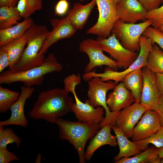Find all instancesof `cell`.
Segmentation results:
<instances>
[{
	"instance_id": "obj_31",
	"label": "cell",
	"mask_w": 163,
	"mask_h": 163,
	"mask_svg": "<svg viewBox=\"0 0 163 163\" xmlns=\"http://www.w3.org/2000/svg\"><path fill=\"white\" fill-rule=\"evenodd\" d=\"M139 149L141 152L148 149L149 144H152L158 148L163 147V127L160 128L151 137L141 141L136 142Z\"/></svg>"
},
{
	"instance_id": "obj_2",
	"label": "cell",
	"mask_w": 163,
	"mask_h": 163,
	"mask_svg": "<svg viewBox=\"0 0 163 163\" xmlns=\"http://www.w3.org/2000/svg\"><path fill=\"white\" fill-rule=\"evenodd\" d=\"M53 123L59 128V138L67 140L72 144L78 153L79 163H85L86 144L101 128L99 124L78 121L73 122L60 117L56 119Z\"/></svg>"
},
{
	"instance_id": "obj_13",
	"label": "cell",
	"mask_w": 163,
	"mask_h": 163,
	"mask_svg": "<svg viewBox=\"0 0 163 163\" xmlns=\"http://www.w3.org/2000/svg\"><path fill=\"white\" fill-rule=\"evenodd\" d=\"M141 71L143 82L140 103L146 110H154L160 96L156 74L147 66L142 67Z\"/></svg>"
},
{
	"instance_id": "obj_41",
	"label": "cell",
	"mask_w": 163,
	"mask_h": 163,
	"mask_svg": "<svg viewBox=\"0 0 163 163\" xmlns=\"http://www.w3.org/2000/svg\"><path fill=\"white\" fill-rule=\"evenodd\" d=\"M157 153L161 158H163V147L159 148H157Z\"/></svg>"
},
{
	"instance_id": "obj_8",
	"label": "cell",
	"mask_w": 163,
	"mask_h": 163,
	"mask_svg": "<svg viewBox=\"0 0 163 163\" xmlns=\"http://www.w3.org/2000/svg\"><path fill=\"white\" fill-rule=\"evenodd\" d=\"M99 17L96 23L86 33L107 38L110 35L115 23L119 19L116 4L112 0H96Z\"/></svg>"
},
{
	"instance_id": "obj_10",
	"label": "cell",
	"mask_w": 163,
	"mask_h": 163,
	"mask_svg": "<svg viewBox=\"0 0 163 163\" xmlns=\"http://www.w3.org/2000/svg\"><path fill=\"white\" fill-rule=\"evenodd\" d=\"M97 39L100 43L103 51L109 54L117 61L118 67L126 69L138 56L135 52L124 48L113 34L107 38L98 37Z\"/></svg>"
},
{
	"instance_id": "obj_12",
	"label": "cell",
	"mask_w": 163,
	"mask_h": 163,
	"mask_svg": "<svg viewBox=\"0 0 163 163\" xmlns=\"http://www.w3.org/2000/svg\"><path fill=\"white\" fill-rule=\"evenodd\" d=\"M77 86L76 85H73L67 89L69 92L73 94L75 101L72 112L78 121L99 124L104 118L103 117L104 109L101 106L94 107L87 102L84 103L81 101L75 92Z\"/></svg>"
},
{
	"instance_id": "obj_32",
	"label": "cell",
	"mask_w": 163,
	"mask_h": 163,
	"mask_svg": "<svg viewBox=\"0 0 163 163\" xmlns=\"http://www.w3.org/2000/svg\"><path fill=\"white\" fill-rule=\"evenodd\" d=\"M142 35L150 38L153 45L157 44L163 51V33L157 28L149 26L145 29Z\"/></svg>"
},
{
	"instance_id": "obj_15",
	"label": "cell",
	"mask_w": 163,
	"mask_h": 163,
	"mask_svg": "<svg viewBox=\"0 0 163 163\" xmlns=\"http://www.w3.org/2000/svg\"><path fill=\"white\" fill-rule=\"evenodd\" d=\"M34 88L24 85L21 87L18 99L11 107V115L8 120L0 122V126L15 125L22 127L28 126V121L24 112V107L27 100L32 95Z\"/></svg>"
},
{
	"instance_id": "obj_36",
	"label": "cell",
	"mask_w": 163,
	"mask_h": 163,
	"mask_svg": "<svg viewBox=\"0 0 163 163\" xmlns=\"http://www.w3.org/2000/svg\"><path fill=\"white\" fill-rule=\"evenodd\" d=\"M10 59L8 53L5 49L2 46L0 47V72L4 71L8 67Z\"/></svg>"
},
{
	"instance_id": "obj_17",
	"label": "cell",
	"mask_w": 163,
	"mask_h": 163,
	"mask_svg": "<svg viewBox=\"0 0 163 163\" xmlns=\"http://www.w3.org/2000/svg\"><path fill=\"white\" fill-rule=\"evenodd\" d=\"M116 6L119 19L125 22L135 24L147 20L148 11L137 0H120Z\"/></svg>"
},
{
	"instance_id": "obj_16",
	"label": "cell",
	"mask_w": 163,
	"mask_h": 163,
	"mask_svg": "<svg viewBox=\"0 0 163 163\" xmlns=\"http://www.w3.org/2000/svg\"><path fill=\"white\" fill-rule=\"evenodd\" d=\"M161 127L157 112L154 110H146L134 128L132 140L136 142L148 138L156 133Z\"/></svg>"
},
{
	"instance_id": "obj_37",
	"label": "cell",
	"mask_w": 163,
	"mask_h": 163,
	"mask_svg": "<svg viewBox=\"0 0 163 163\" xmlns=\"http://www.w3.org/2000/svg\"><path fill=\"white\" fill-rule=\"evenodd\" d=\"M148 12L159 7L160 0H137Z\"/></svg>"
},
{
	"instance_id": "obj_43",
	"label": "cell",
	"mask_w": 163,
	"mask_h": 163,
	"mask_svg": "<svg viewBox=\"0 0 163 163\" xmlns=\"http://www.w3.org/2000/svg\"><path fill=\"white\" fill-rule=\"evenodd\" d=\"M158 29L159 31L163 33V24Z\"/></svg>"
},
{
	"instance_id": "obj_26",
	"label": "cell",
	"mask_w": 163,
	"mask_h": 163,
	"mask_svg": "<svg viewBox=\"0 0 163 163\" xmlns=\"http://www.w3.org/2000/svg\"><path fill=\"white\" fill-rule=\"evenodd\" d=\"M0 30L12 27L22 18L16 7H0Z\"/></svg>"
},
{
	"instance_id": "obj_44",
	"label": "cell",
	"mask_w": 163,
	"mask_h": 163,
	"mask_svg": "<svg viewBox=\"0 0 163 163\" xmlns=\"http://www.w3.org/2000/svg\"><path fill=\"white\" fill-rule=\"evenodd\" d=\"M116 4L120 0H112Z\"/></svg>"
},
{
	"instance_id": "obj_38",
	"label": "cell",
	"mask_w": 163,
	"mask_h": 163,
	"mask_svg": "<svg viewBox=\"0 0 163 163\" xmlns=\"http://www.w3.org/2000/svg\"><path fill=\"white\" fill-rule=\"evenodd\" d=\"M154 110L158 113L159 116L161 126L163 127V97L161 94L158 102Z\"/></svg>"
},
{
	"instance_id": "obj_45",
	"label": "cell",
	"mask_w": 163,
	"mask_h": 163,
	"mask_svg": "<svg viewBox=\"0 0 163 163\" xmlns=\"http://www.w3.org/2000/svg\"><path fill=\"white\" fill-rule=\"evenodd\" d=\"M160 163H163V158H161Z\"/></svg>"
},
{
	"instance_id": "obj_34",
	"label": "cell",
	"mask_w": 163,
	"mask_h": 163,
	"mask_svg": "<svg viewBox=\"0 0 163 163\" xmlns=\"http://www.w3.org/2000/svg\"><path fill=\"white\" fill-rule=\"evenodd\" d=\"M19 158L10 152L7 147L0 148V163H9L13 161H19Z\"/></svg>"
},
{
	"instance_id": "obj_48",
	"label": "cell",
	"mask_w": 163,
	"mask_h": 163,
	"mask_svg": "<svg viewBox=\"0 0 163 163\" xmlns=\"http://www.w3.org/2000/svg\"></svg>"
},
{
	"instance_id": "obj_7",
	"label": "cell",
	"mask_w": 163,
	"mask_h": 163,
	"mask_svg": "<svg viewBox=\"0 0 163 163\" xmlns=\"http://www.w3.org/2000/svg\"><path fill=\"white\" fill-rule=\"evenodd\" d=\"M152 23L150 19L138 24L126 23L119 19L114 25L111 33L115 34L124 48L135 52L140 51V37Z\"/></svg>"
},
{
	"instance_id": "obj_21",
	"label": "cell",
	"mask_w": 163,
	"mask_h": 163,
	"mask_svg": "<svg viewBox=\"0 0 163 163\" xmlns=\"http://www.w3.org/2000/svg\"><path fill=\"white\" fill-rule=\"evenodd\" d=\"M111 128L115 134L120 149L119 153L114 158V162L123 157L135 156L142 152L138 148L136 142L129 140L116 126H111Z\"/></svg>"
},
{
	"instance_id": "obj_23",
	"label": "cell",
	"mask_w": 163,
	"mask_h": 163,
	"mask_svg": "<svg viewBox=\"0 0 163 163\" xmlns=\"http://www.w3.org/2000/svg\"><path fill=\"white\" fill-rule=\"evenodd\" d=\"M34 24L33 19L29 17L11 27L0 30V47L22 36Z\"/></svg>"
},
{
	"instance_id": "obj_47",
	"label": "cell",
	"mask_w": 163,
	"mask_h": 163,
	"mask_svg": "<svg viewBox=\"0 0 163 163\" xmlns=\"http://www.w3.org/2000/svg\"><path fill=\"white\" fill-rule=\"evenodd\" d=\"M161 3H163V0H160Z\"/></svg>"
},
{
	"instance_id": "obj_19",
	"label": "cell",
	"mask_w": 163,
	"mask_h": 163,
	"mask_svg": "<svg viewBox=\"0 0 163 163\" xmlns=\"http://www.w3.org/2000/svg\"><path fill=\"white\" fill-rule=\"evenodd\" d=\"M111 125L110 124L104 126L91 139L85 153L87 161L90 160L95 151L101 146L109 145L115 146L117 145L116 137L111 134Z\"/></svg>"
},
{
	"instance_id": "obj_46",
	"label": "cell",
	"mask_w": 163,
	"mask_h": 163,
	"mask_svg": "<svg viewBox=\"0 0 163 163\" xmlns=\"http://www.w3.org/2000/svg\"><path fill=\"white\" fill-rule=\"evenodd\" d=\"M79 0L81 2H83V1H84L86 0Z\"/></svg>"
},
{
	"instance_id": "obj_25",
	"label": "cell",
	"mask_w": 163,
	"mask_h": 163,
	"mask_svg": "<svg viewBox=\"0 0 163 163\" xmlns=\"http://www.w3.org/2000/svg\"><path fill=\"white\" fill-rule=\"evenodd\" d=\"M161 158L157 153V147L153 145L132 158L123 157L116 163H160Z\"/></svg>"
},
{
	"instance_id": "obj_24",
	"label": "cell",
	"mask_w": 163,
	"mask_h": 163,
	"mask_svg": "<svg viewBox=\"0 0 163 163\" xmlns=\"http://www.w3.org/2000/svg\"><path fill=\"white\" fill-rule=\"evenodd\" d=\"M121 82L133 95L136 102H139L143 85L141 68L135 70L126 75Z\"/></svg>"
},
{
	"instance_id": "obj_39",
	"label": "cell",
	"mask_w": 163,
	"mask_h": 163,
	"mask_svg": "<svg viewBox=\"0 0 163 163\" xmlns=\"http://www.w3.org/2000/svg\"><path fill=\"white\" fill-rule=\"evenodd\" d=\"M155 74L158 88L160 94L163 97V73Z\"/></svg>"
},
{
	"instance_id": "obj_14",
	"label": "cell",
	"mask_w": 163,
	"mask_h": 163,
	"mask_svg": "<svg viewBox=\"0 0 163 163\" xmlns=\"http://www.w3.org/2000/svg\"><path fill=\"white\" fill-rule=\"evenodd\" d=\"M146 110L139 102H135L119 111L116 126L127 138H131L135 126Z\"/></svg>"
},
{
	"instance_id": "obj_42",
	"label": "cell",
	"mask_w": 163,
	"mask_h": 163,
	"mask_svg": "<svg viewBox=\"0 0 163 163\" xmlns=\"http://www.w3.org/2000/svg\"><path fill=\"white\" fill-rule=\"evenodd\" d=\"M42 155L40 153H39L37 155L35 160V163H40V162Z\"/></svg>"
},
{
	"instance_id": "obj_29",
	"label": "cell",
	"mask_w": 163,
	"mask_h": 163,
	"mask_svg": "<svg viewBox=\"0 0 163 163\" xmlns=\"http://www.w3.org/2000/svg\"><path fill=\"white\" fill-rule=\"evenodd\" d=\"M20 15L24 19L29 17L37 11L43 9L42 0H19L16 6Z\"/></svg>"
},
{
	"instance_id": "obj_1",
	"label": "cell",
	"mask_w": 163,
	"mask_h": 163,
	"mask_svg": "<svg viewBox=\"0 0 163 163\" xmlns=\"http://www.w3.org/2000/svg\"><path fill=\"white\" fill-rule=\"evenodd\" d=\"M69 93L64 88L40 92L29 112V117L34 120L42 119L53 123L56 119L72 111L75 102Z\"/></svg>"
},
{
	"instance_id": "obj_11",
	"label": "cell",
	"mask_w": 163,
	"mask_h": 163,
	"mask_svg": "<svg viewBox=\"0 0 163 163\" xmlns=\"http://www.w3.org/2000/svg\"><path fill=\"white\" fill-rule=\"evenodd\" d=\"M52 29L49 31L39 53V55H44L48 49L59 40L70 38L76 32L77 29L66 16L60 19L50 20Z\"/></svg>"
},
{
	"instance_id": "obj_6",
	"label": "cell",
	"mask_w": 163,
	"mask_h": 163,
	"mask_svg": "<svg viewBox=\"0 0 163 163\" xmlns=\"http://www.w3.org/2000/svg\"><path fill=\"white\" fill-rule=\"evenodd\" d=\"M140 48L139 54L133 63L127 69L121 72H117L109 68L105 69L102 73H97L94 71L84 73L83 79L88 82L95 77L100 78L104 81L113 80L116 83L121 82L127 74L135 70L147 66V61L150 52L152 50L153 44L151 40L142 35L140 38Z\"/></svg>"
},
{
	"instance_id": "obj_3",
	"label": "cell",
	"mask_w": 163,
	"mask_h": 163,
	"mask_svg": "<svg viewBox=\"0 0 163 163\" xmlns=\"http://www.w3.org/2000/svg\"><path fill=\"white\" fill-rule=\"evenodd\" d=\"M63 68L62 64L58 61L55 55L50 53L39 66L21 71H3L0 75V84L9 85L20 82L27 87L38 86L42 83L45 75L60 72Z\"/></svg>"
},
{
	"instance_id": "obj_20",
	"label": "cell",
	"mask_w": 163,
	"mask_h": 163,
	"mask_svg": "<svg viewBox=\"0 0 163 163\" xmlns=\"http://www.w3.org/2000/svg\"><path fill=\"white\" fill-rule=\"evenodd\" d=\"M96 4V0H92L86 5L79 2L75 3L72 8L68 11L66 17L77 30H81L86 24Z\"/></svg>"
},
{
	"instance_id": "obj_28",
	"label": "cell",
	"mask_w": 163,
	"mask_h": 163,
	"mask_svg": "<svg viewBox=\"0 0 163 163\" xmlns=\"http://www.w3.org/2000/svg\"><path fill=\"white\" fill-rule=\"evenodd\" d=\"M20 93L17 91L0 86V113H5L19 98Z\"/></svg>"
},
{
	"instance_id": "obj_4",
	"label": "cell",
	"mask_w": 163,
	"mask_h": 163,
	"mask_svg": "<svg viewBox=\"0 0 163 163\" xmlns=\"http://www.w3.org/2000/svg\"><path fill=\"white\" fill-rule=\"evenodd\" d=\"M49 31L45 25L34 24L30 27L27 46L19 61L11 70L18 72L39 66L43 62L44 55H39Z\"/></svg>"
},
{
	"instance_id": "obj_40",
	"label": "cell",
	"mask_w": 163,
	"mask_h": 163,
	"mask_svg": "<svg viewBox=\"0 0 163 163\" xmlns=\"http://www.w3.org/2000/svg\"><path fill=\"white\" fill-rule=\"evenodd\" d=\"M19 0H0V7L17 6Z\"/></svg>"
},
{
	"instance_id": "obj_30",
	"label": "cell",
	"mask_w": 163,
	"mask_h": 163,
	"mask_svg": "<svg viewBox=\"0 0 163 163\" xmlns=\"http://www.w3.org/2000/svg\"><path fill=\"white\" fill-rule=\"evenodd\" d=\"M22 142L20 137L11 128L4 129L0 126V148L7 147L10 144L14 143L18 148Z\"/></svg>"
},
{
	"instance_id": "obj_9",
	"label": "cell",
	"mask_w": 163,
	"mask_h": 163,
	"mask_svg": "<svg viewBox=\"0 0 163 163\" xmlns=\"http://www.w3.org/2000/svg\"><path fill=\"white\" fill-rule=\"evenodd\" d=\"M79 50L81 52L86 54L89 59L84 73L91 72L94 68L102 66H107L113 70L118 67L117 61L104 54L101 45L97 39L90 38L83 40L79 44Z\"/></svg>"
},
{
	"instance_id": "obj_33",
	"label": "cell",
	"mask_w": 163,
	"mask_h": 163,
	"mask_svg": "<svg viewBox=\"0 0 163 163\" xmlns=\"http://www.w3.org/2000/svg\"><path fill=\"white\" fill-rule=\"evenodd\" d=\"M146 18L147 19H150L152 21L151 25L152 27L158 28L163 23V5L157 8L148 11Z\"/></svg>"
},
{
	"instance_id": "obj_22",
	"label": "cell",
	"mask_w": 163,
	"mask_h": 163,
	"mask_svg": "<svg viewBox=\"0 0 163 163\" xmlns=\"http://www.w3.org/2000/svg\"><path fill=\"white\" fill-rule=\"evenodd\" d=\"M30 31V27L21 37L2 46L7 51L9 58L8 70L12 69L20 59L27 44Z\"/></svg>"
},
{
	"instance_id": "obj_18",
	"label": "cell",
	"mask_w": 163,
	"mask_h": 163,
	"mask_svg": "<svg viewBox=\"0 0 163 163\" xmlns=\"http://www.w3.org/2000/svg\"><path fill=\"white\" fill-rule=\"evenodd\" d=\"M136 102L131 92L120 82L108 95L106 100L107 105L110 110L117 112L122 109L131 105Z\"/></svg>"
},
{
	"instance_id": "obj_35",
	"label": "cell",
	"mask_w": 163,
	"mask_h": 163,
	"mask_svg": "<svg viewBox=\"0 0 163 163\" xmlns=\"http://www.w3.org/2000/svg\"><path fill=\"white\" fill-rule=\"evenodd\" d=\"M69 7V3L67 0H60L56 4L55 8V14L62 16L67 13Z\"/></svg>"
},
{
	"instance_id": "obj_27",
	"label": "cell",
	"mask_w": 163,
	"mask_h": 163,
	"mask_svg": "<svg viewBox=\"0 0 163 163\" xmlns=\"http://www.w3.org/2000/svg\"><path fill=\"white\" fill-rule=\"evenodd\" d=\"M147 66L155 73H163V51L155 44L149 54Z\"/></svg>"
},
{
	"instance_id": "obj_5",
	"label": "cell",
	"mask_w": 163,
	"mask_h": 163,
	"mask_svg": "<svg viewBox=\"0 0 163 163\" xmlns=\"http://www.w3.org/2000/svg\"><path fill=\"white\" fill-rule=\"evenodd\" d=\"M87 92L88 99L85 101L94 107H103L105 111V117L99 125L101 128L110 124L116 126V121L119 112L111 111L106 103V94L107 91L113 89L116 83L111 80L106 82L98 77H93L88 81Z\"/></svg>"
}]
</instances>
